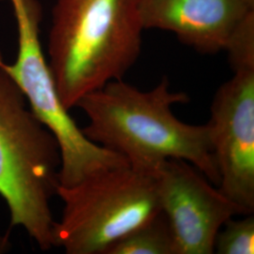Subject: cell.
Instances as JSON below:
<instances>
[{
  "label": "cell",
  "mask_w": 254,
  "mask_h": 254,
  "mask_svg": "<svg viewBox=\"0 0 254 254\" xmlns=\"http://www.w3.org/2000/svg\"><path fill=\"white\" fill-rule=\"evenodd\" d=\"M233 72L213 98L207 126L218 189L248 214H254V68Z\"/></svg>",
  "instance_id": "cell-7"
},
{
  "label": "cell",
  "mask_w": 254,
  "mask_h": 254,
  "mask_svg": "<svg viewBox=\"0 0 254 254\" xmlns=\"http://www.w3.org/2000/svg\"><path fill=\"white\" fill-rule=\"evenodd\" d=\"M214 253L218 254H254V215H244V218L239 219L236 217L228 219L217 235Z\"/></svg>",
  "instance_id": "cell-10"
},
{
  "label": "cell",
  "mask_w": 254,
  "mask_h": 254,
  "mask_svg": "<svg viewBox=\"0 0 254 254\" xmlns=\"http://www.w3.org/2000/svg\"><path fill=\"white\" fill-rule=\"evenodd\" d=\"M17 27L14 64L4 68L18 84L40 122L54 136L61 153L59 186L72 187L93 173L128 163L127 159L91 141L61 100L40 32L43 9L39 0H7Z\"/></svg>",
  "instance_id": "cell-5"
},
{
  "label": "cell",
  "mask_w": 254,
  "mask_h": 254,
  "mask_svg": "<svg viewBox=\"0 0 254 254\" xmlns=\"http://www.w3.org/2000/svg\"><path fill=\"white\" fill-rule=\"evenodd\" d=\"M144 27L139 0H55L48 64L68 110L136 64Z\"/></svg>",
  "instance_id": "cell-2"
},
{
  "label": "cell",
  "mask_w": 254,
  "mask_h": 254,
  "mask_svg": "<svg viewBox=\"0 0 254 254\" xmlns=\"http://www.w3.org/2000/svg\"><path fill=\"white\" fill-rule=\"evenodd\" d=\"M107 254H176L173 231L163 212L119 240Z\"/></svg>",
  "instance_id": "cell-9"
},
{
  "label": "cell",
  "mask_w": 254,
  "mask_h": 254,
  "mask_svg": "<svg viewBox=\"0 0 254 254\" xmlns=\"http://www.w3.org/2000/svg\"><path fill=\"white\" fill-rule=\"evenodd\" d=\"M233 71L254 68V10L236 26L224 49Z\"/></svg>",
  "instance_id": "cell-11"
},
{
  "label": "cell",
  "mask_w": 254,
  "mask_h": 254,
  "mask_svg": "<svg viewBox=\"0 0 254 254\" xmlns=\"http://www.w3.org/2000/svg\"><path fill=\"white\" fill-rule=\"evenodd\" d=\"M64 201L53 247L67 254H107L119 240L160 211L155 171L129 163L93 173L72 187L59 186Z\"/></svg>",
  "instance_id": "cell-4"
},
{
  "label": "cell",
  "mask_w": 254,
  "mask_h": 254,
  "mask_svg": "<svg viewBox=\"0 0 254 254\" xmlns=\"http://www.w3.org/2000/svg\"><path fill=\"white\" fill-rule=\"evenodd\" d=\"M155 177L176 254H214L223 224L231 218L249 215L189 162L169 159L156 168Z\"/></svg>",
  "instance_id": "cell-6"
},
{
  "label": "cell",
  "mask_w": 254,
  "mask_h": 254,
  "mask_svg": "<svg viewBox=\"0 0 254 254\" xmlns=\"http://www.w3.org/2000/svg\"><path fill=\"white\" fill-rule=\"evenodd\" d=\"M253 10L243 0H139L144 29L172 32L205 55L224 51L234 29Z\"/></svg>",
  "instance_id": "cell-8"
},
{
  "label": "cell",
  "mask_w": 254,
  "mask_h": 254,
  "mask_svg": "<svg viewBox=\"0 0 254 254\" xmlns=\"http://www.w3.org/2000/svg\"><path fill=\"white\" fill-rule=\"evenodd\" d=\"M189 102L187 93L172 91L167 77L150 91L118 79L84 95L75 108L89 120L84 135L130 165L155 171L169 159L184 160L218 187L207 124L190 125L173 114V106Z\"/></svg>",
  "instance_id": "cell-1"
},
{
  "label": "cell",
  "mask_w": 254,
  "mask_h": 254,
  "mask_svg": "<svg viewBox=\"0 0 254 254\" xmlns=\"http://www.w3.org/2000/svg\"><path fill=\"white\" fill-rule=\"evenodd\" d=\"M243 1L248 5V7L254 9V0H243Z\"/></svg>",
  "instance_id": "cell-12"
},
{
  "label": "cell",
  "mask_w": 254,
  "mask_h": 254,
  "mask_svg": "<svg viewBox=\"0 0 254 254\" xmlns=\"http://www.w3.org/2000/svg\"><path fill=\"white\" fill-rule=\"evenodd\" d=\"M3 62L0 51V196L10 225L23 228L48 251L53 248L50 201L59 187L60 148Z\"/></svg>",
  "instance_id": "cell-3"
}]
</instances>
